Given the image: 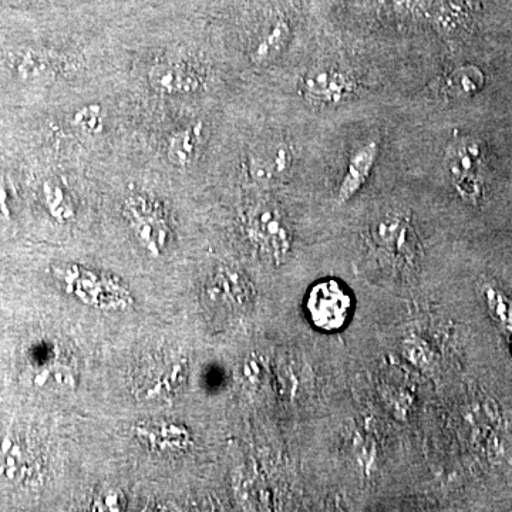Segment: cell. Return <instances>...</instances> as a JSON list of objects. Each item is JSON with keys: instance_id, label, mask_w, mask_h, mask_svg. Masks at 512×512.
I'll return each instance as SVG.
<instances>
[{"instance_id": "cell-1", "label": "cell", "mask_w": 512, "mask_h": 512, "mask_svg": "<svg viewBox=\"0 0 512 512\" xmlns=\"http://www.w3.org/2000/svg\"><path fill=\"white\" fill-rule=\"evenodd\" d=\"M305 311L309 322L319 332H340L352 319L355 298L348 286L338 279H322L309 289Z\"/></svg>"}, {"instance_id": "cell-2", "label": "cell", "mask_w": 512, "mask_h": 512, "mask_svg": "<svg viewBox=\"0 0 512 512\" xmlns=\"http://www.w3.org/2000/svg\"><path fill=\"white\" fill-rule=\"evenodd\" d=\"M245 231L259 254L281 264L292 247V231L284 212L272 204H258L247 212Z\"/></svg>"}, {"instance_id": "cell-3", "label": "cell", "mask_w": 512, "mask_h": 512, "mask_svg": "<svg viewBox=\"0 0 512 512\" xmlns=\"http://www.w3.org/2000/svg\"><path fill=\"white\" fill-rule=\"evenodd\" d=\"M447 168L457 194L464 201L476 204L483 194V150L473 138H457L448 147Z\"/></svg>"}, {"instance_id": "cell-4", "label": "cell", "mask_w": 512, "mask_h": 512, "mask_svg": "<svg viewBox=\"0 0 512 512\" xmlns=\"http://www.w3.org/2000/svg\"><path fill=\"white\" fill-rule=\"evenodd\" d=\"M124 212L138 241L153 254H160L167 244L170 228L158 205L143 195H133L126 201Z\"/></svg>"}, {"instance_id": "cell-5", "label": "cell", "mask_w": 512, "mask_h": 512, "mask_svg": "<svg viewBox=\"0 0 512 512\" xmlns=\"http://www.w3.org/2000/svg\"><path fill=\"white\" fill-rule=\"evenodd\" d=\"M302 93L319 104H339L355 93V82L349 74L333 67H316L303 76Z\"/></svg>"}, {"instance_id": "cell-6", "label": "cell", "mask_w": 512, "mask_h": 512, "mask_svg": "<svg viewBox=\"0 0 512 512\" xmlns=\"http://www.w3.org/2000/svg\"><path fill=\"white\" fill-rule=\"evenodd\" d=\"M148 83L154 92L165 96H187L202 86L201 74L181 60H163L151 66Z\"/></svg>"}, {"instance_id": "cell-7", "label": "cell", "mask_w": 512, "mask_h": 512, "mask_svg": "<svg viewBox=\"0 0 512 512\" xmlns=\"http://www.w3.org/2000/svg\"><path fill=\"white\" fill-rule=\"evenodd\" d=\"M292 165V150L285 143L258 147L247 161L249 178L261 185L282 183L291 174Z\"/></svg>"}, {"instance_id": "cell-8", "label": "cell", "mask_w": 512, "mask_h": 512, "mask_svg": "<svg viewBox=\"0 0 512 512\" xmlns=\"http://www.w3.org/2000/svg\"><path fill=\"white\" fill-rule=\"evenodd\" d=\"M13 70L23 80H47L56 77L66 66V62L56 55L43 49H19L9 57Z\"/></svg>"}, {"instance_id": "cell-9", "label": "cell", "mask_w": 512, "mask_h": 512, "mask_svg": "<svg viewBox=\"0 0 512 512\" xmlns=\"http://www.w3.org/2000/svg\"><path fill=\"white\" fill-rule=\"evenodd\" d=\"M377 156H379V147L376 143H369L350 157L348 168H346L345 177L339 185L338 201L345 204L365 187L373 167H375Z\"/></svg>"}, {"instance_id": "cell-10", "label": "cell", "mask_w": 512, "mask_h": 512, "mask_svg": "<svg viewBox=\"0 0 512 512\" xmlns=\"http://www.w3.org/2000/svg\"><path fill=\"white\" fill-rule=\"evenodd\" d=\"M201 123L190 124L171 134L167 141V158L175 167H190L200 156L202 146Z\"/></svg>"}, {"instance_id": "cell-11", "label": "cell", "mask_w": 512, "mask_h": 512, "mask_svg": "<svg viewBox=\"0 0 512 512\" xmlns=\"http://www.w3.org/2000/svg\"><path fill=\"white\" fill-rule=\"evenodd\" d=\"M150 448L157 451H180L190 446L187 431L180 426L168 423L146 424L138 429Z\"/></svg>"}, {"instance_id": "cell-12", "label": "cell", "mask_w": 512, "mask_h": 512, "mask_svg": "<svg viewBox=\"0 0 512 512\" xmlns=\"http://www.w3.org/2000/svg\"><path fill=\"white\" fill-rule=\"evenodd\" d=\"M484 74L476 66H461L448 74L444 90L456 99H467L480 92L484 87Z\"/></svg>"}, {"instance_id": "cell-13", "label": "cell", "mask_w": 512, "mask_h": 512, "mask_svg": "<svg viewBox=\"0 0 512 512\" xmlns=\"http://www.w3.org/2000/svg\"><path fill=\"white\" fill-rule=\"evenodd\" d=\"M289 26L285 22L276 23L274 28L269 30L268 33L261 40L258 45L255 46L254 52H252V62L258 64V66H265V64L271 63L276 57L284 52L286 43L289 40Z\"/></svg>"}, {"instance_id": "cell-14", "label": "cell", "mask_w": 512, "mask_h": 512, "mask_svg": "<svg viewBox=\"0 0 512 512\" xmlns=\"http://www.w3.org/2000/svg\"><path fill=\"white\" fill-rule=\"evenodd\" d=\"M403 231V221L400 217H384L377 221L375 229H373V237L379 244L384 247H393L397 244Z\"/></svg>"}, {"instance_id": "cell-15", "label": "cell", "mask_w": 512, "mask_h": 512, "mask_svg": "<svg viewBox=\"0 0 512 512\" xmlns=\"http://www.w3.org/2000/svg\"><path fill=\"white\" fill-rule=\"evenodd\" d=\"M97 511H121L123 510V497L116 490H107L97 495L96 501H94Z\"/></svg>"}]
</instances>
